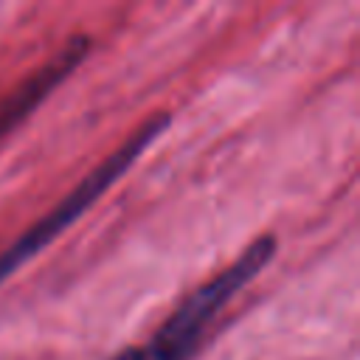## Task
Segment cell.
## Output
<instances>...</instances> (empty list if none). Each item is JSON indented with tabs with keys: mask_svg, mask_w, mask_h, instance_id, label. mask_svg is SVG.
<instances>
[{
	"mask_svg": "<svg viewBox=\"0 0 360 360\" xmlns=\"http://www.w3.org/2000/svg\"><path fill=\"white\" fill-rule=\"evenodd\" d=\"M276 253V236H259L250 242L236 262H231L225 270H219L214 278H208L202 287H197L152 335L146 346H132L135 360H188L208 326L217 321V315L236 298L242 287H248L262 267Z\"/></svg>",
	"mask_w": 360,
	"mask_h": 360,
	"instance_id": "cell-1",
	"label": "cell"
},
{
	"mask_svg": "<svg viewBox=\"0 0 360 360\" xmlns=\"http://www.w3.org/2000/svg\"><path fill=\"white\" fill-rule=\"evenodd\" d=\"M169 127V115L160 112V115H152L141 129H135L112 155H107L68 197H62L42 219H37L20 239H14L3 253H0V284L14 276L25 262H31L42 248H48L62 231H68L135 160L138 155Z\"/></svg>",
	"mask_w": 360,
	"mask_h": 360,
	"instance_id": "cell-2",
	"label": "cell"
},
{
	"mask_svg": "<svg viewBox=\"0 0 360 360\" xmlns=\"http://www.w3.org/2000/svg\"><path fill=\"white\" fill-rule=\"evenodd\" d=\"M90 51V39L87 37H73V39H68L65 42V48L48 62V65H42L37 73H31L11 96H8V101L0 107V138L8 132V129H14L82 59H84V53Z\"/></svg>",
	"mask_w": 360,
	"mask_h": 360,
	"instance_id": "cell-3",
	"label": "cell"
},
{
	"mask_svg": "<svg viewBox=\"0 0 360 360\" xmlns=\"http://www.w3.org/2000/svg\"><path fill=\"white\" fill-rule=\"evenodd\" d=\"M112 360H135V357H132V349H127V352H121V354L112 357Z\"/></svg>",
	"mask_w": 360,
	"mask_h": 360,
	"instance_id": "cell-4",
	"label": "cell"
}]
</instances>
